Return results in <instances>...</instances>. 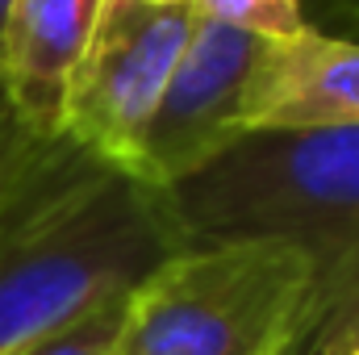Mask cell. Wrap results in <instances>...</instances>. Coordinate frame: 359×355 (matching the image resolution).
<instances>
[{
  "mask_svg": "<svg viewBox=\"0 0 359 355\" xmlns=\"http://www.w3.org/2000/svg\"><path fill=\"white\" fill-rule=\"evenodd\" d=\"M126 301H109V305L92 309L88 318H80V322H72L13 355H117V339L126 326Z\"/></svg>",
  "mask_w": 359,
  "mask_h": 355,
  "instance_id": "obj_9",
  "label": "cell"
},
{
  "mask_svg": "<svg viewBox=\"0 0 359 355\" xmlns=\"http://www.w3.org/2000/svg\"><path fill=\"white\" fill-rule=\"evenodd\" d=\"M100 0H13L0 29V96L34 134H63V105Z\"/></svg>",
  "mask_w": 359,
  "mask_h": 355,
  "instance_id": "obj_7",
  "label": "cell"
},
{
  "mask_svg": "<svg viewBox=\"0 0 359 355\" xmlns=\"http://www.w3.org/2000/svg\"><path fill=\"white\" fill-rule=\"evenodd\" d=\"M159 196L184 247L284 243L309 260L297 355H326L359 314V126L247 130Z\"/></svg>",
  "mask_w": 359,
  "mask_h": 355,
  "instance_id": "obj_1",
  "label": "cell"
},
{
  "mask_svg": "<svg viewBox=\"0 0 359 355\" xmlns=\"http://www.w3.org/2000/svg\"><path fill=\"white\" fill-rule=\"evenodd\" d=\"M326 355H359V314L339 330V339L326 347Z\"/></svg>",
  "mask_w": 359,
  "mask_h": 355,
  "instance_id": "obj_10",
  "label": "cell"
},
{
  "mask_svg": "<svg viewBox=\"0 0 359 355\" xmlns=\"http://www.w3.org/2000/svg\"><path fill=\"white\" fill-rule=\"evenodd\" d=\"M180 247L159 188L80 147L0 239V355L126 301Z\"/></svg>",
  "mask_w": 359,
  "mask_h": 355,
  "instance_id": "obj_2",
  "label": "cell"
},
{
  "mask_svg": "<svg viewBox=\"0 0 359 355\" xmlns=\"http://www.w3.org/2000/svg\"><path fill=\"white\" fill-rule=\"evenodd\" d=\"M192 8H196V17L222 21L259 42H288V38L313 29L301 0H192Z\"/></svg>",
  "mask_w": 359,
  "mask_h": 355,
  "instance_id": "obj_8",
  "label": "cell"
},
{
  "mask_svg": "<svg viewBox=\"0 0 359 355\" xmlns=\"http://www.w3.org/2000/svg\"><path fill=\"white\" fill-rule=\"evenodd\" d=\"M8 4L13 0H0V29H4V17H8Z\"/></svg>",
  "mask_w": 359,
  "mask_h": 355,
  "instance_id": "obj_11",
  "label": "cell"
},
{
  "mask_svg": "<svg viewBox=\"0 0 359 355\" xmlns=\"http://www.w3.org/2000/svg\"><path fill=\"white\" fill-rule=\"evenodd\" d=\"M155 4H192V0H155Z\"/></svg>",
  "mask_w": 359,
  "mask_h": 355,
  "instance_id": "obj_12",
  "label": "cell"
},
{
  "mask_svg": "<svg viewBox=\"0 0 359 355\" xmlns=\"http://www.w3.org/2000/svg\"><path fill=\"white\" fill-rule=\"evenodd\" d=\"M196 8L155 0H100L92 38L72 76L63 134L104 168L138 180V147L172 80Z\"/></svg>",
  "mask_w": 359,
  "mask_h": 355,
  "instance_id": "obj_4",
  "label": "cell"
},
{
  "mask_svg": "<svg viewBox=\"0 0 359 355\" xmlns=\"http://www.w3.org/2000/svg\"><path fill=\"white\" fill-rule=\"evenodd\" d=\"M259 38L238 34L222 21L196 17L188 46L172 67V80L159 96L142 147L138 180L151 188H168L192 176L213 155H222L238 138L243 96L251 67L259 59Z\"/></svg>",
  "mask_w": 359,
  "mask_h": 355,
  "instance_id": "obj_5",
  "label": "cell"
},
{
  "mask_svg": "<svg viewBox=\"0 0 359 355\" xmlns=\"http://www.w3.org/2000/svg\"><path fill=\"white\" fill-rule=\"evenodd\" d=\"M309 288L284 243L180 247L130 293L117 355H297Z\"/></svg>",
  "mask_w": 359,
  "mask_h": 355,
  "instance_id": "obj_3",
  "label": "cell"
},
{
  "mask_svg": "<svg viewBox=\"0 0 359 355\" xmlns=\"http://www.w3.org/2000/svg\"><path fill=\"white\" fill-rule=\"evenodd\" d=\"M359 126V42L305 29L264 42L251 67L238 134Z\"/></svg>",
  "mask_w": 359,
  "mask_h": 355,
  "instance_id": "obj_6",
  "label": "cell"
}]
</instances>
